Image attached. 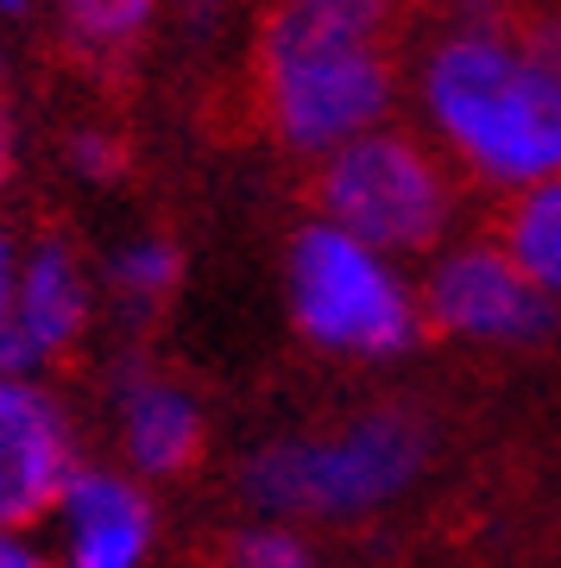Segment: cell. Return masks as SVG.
I'll list each match as a JSON object with an SVG mask.
<instances>
[{
    "mask_svg": "<svg viewBox=\"0 0 561 568\" xmlns=\"http://www.w3.org/2000/svg\"><path fill=\"white\" fill-rule=\"evenodd\" d=\"M322 215L379 253H429L455 222V171L404 126H366L322 152Z\"/></svg>",
    "mask_w": 561,
    "mask_h": 568,
    "instance_id": "cell-2",
    "label": "cell"
},
{
    "mask_svg": "<svg viewBox=\"0 0 561 568\" xmlns=\"http://www.w3.org/2000/svg\"><path fill=\"white\" fill-rule=\"evenodd\" d=\"M183 7H190V20H215L221 0H183Z\"/></svg>",
    "mask_w": 561,
    "mask_h": 568,
    "instance_id": "cell-21",
    "label": "cell"
},
{
    "mask_svg": "<svg viewBox=\"0 0 561 568\" xmlns=\"http://www.w3.org/2000/svg\"><path fill=\"white\" fill-rule=\"evenodd\" d=\"M290 316L316 347L385 361L417 342L422 304L391 265V253L366 246L360 234L322 215L290 241Z\"/></svg>",
    "mask_w": 561,
    "mask_h": 568,
    "instance_id": "cell-3",
    "label": "cell"
},
{
    "mask_svg": "<svg viewBox=\"0 0 561 568\" xmlns=\"http://www.w3.org/2000/svg\"><path fill=\"white\" fill-rule=\"evenodd\" d=\"M227 568H309V556L284 530H253V537H241V549H234Z\"/></svg>",
    "mask_w": 561,
    "mask_h": 568,
    "instance_id": "cell-16",
    "label": "cell"
},
{
    "mask_svg": "<svg viewBox=\"0 0 561 568\" xmlns=\"http://www.w3.org/2000/svg\"><path fill=\"white\" fill-rule=\"evenodd\" d=\"M76 474L70 417L32 373H0V530H20L58 506Z\"/></svg>",
    "mask_w": 561,
    "mask_h": 568,
    "instance_id": "cell-7",
    "label": "cell"
},
{
    "mask_svg": "<svg viewBox=\"0 0 561 568\" xmlns=\"http://www.w3.org/2000/svg\"><path fill=\"white\" fill-rule=\"evenodd\" d=\"M183 278V253L164 234H140V241L114 246L108 260V291L121 297V310H159Z\"/></svg>",
    "mask_w": 561,
    "mask_h": 568,
    "instance_id": "cell-14",
    "label": "cell"
},
{
    "mask_svg": "<svg viewBox=\"0 0 561 568\" xmlns=\"http://www.w3.org/2000/svg\"><path fill=\"white\" fill-rule=\"evenodd\" d=\"M114 410H121V448L140 474H177V467L196 462L202 410L177 379L126 373L121 392H114Z\"/></svg>",
    "mask_w": 561,
    "mask_h": 568,
    "instance_id": "cell-10",
    "label": "cell"
},
{
    "mask_svg": "<svg viewBox=\"0 0 561 568\" xmlns=\"http://www.w3.org/2000/svg\"><path fill=\"white\" fill-rule=\"evenodd\" d=\"M398 0H272L259 51L272 44H391Z\"/></svg>",
    "mask_w": 561,
    "mask_h": 568,
    "instance_id": "cell-11",
    "label": "cell"
},
{
    "mask_svg": "<svg viewBox=\"0 0 561 568\" xmlns=\"http://www.w3.org/2000/svg\"><path fill=\"white\" fill-rule=\"evenodd\" d=\"M455 7H461L467 20H492L499 13V0H455Z\"/></svg>",
    "mask_w": 561,
    "mask_h": 568,
    "instance_id": "cell-20",
    "label": "cell"
},
{
    "mask_svg": "<svg viewBox=\"0 0 561 568\" xmlns=\"http://www.w3.org/2000/svg\"><path fill=\"white\" fill-rule=\"evenodd\" d=\"M422 121L467 178L523 190L561 171V63L530 32L499 20H461L422 51Z\"/></svg>",
    "mask_w": 561,
    "mask_h": 568,
    "instance_id": "cell-1",
    "label": "cell"
},
{
    "mask_svg": "<svg viewBox=\"0 0 561 568\" xmlns=\"http://www.w3.org/2000/svg\"><path fill=\"white\" fill-rule=\"evenodd\" d=\"M152 20H159V0H58L63 44L95 63L126 58L152 32Z\"/></svg>",
    "mask_w": 561,
    "mask_h": 568,
    "instance_id": "cell-13",
    "label": "cell"
},
{
    "mask_svg": "<svg viewBox=\"0 0 561 568\" xmlns=\"http://www.w3.org/2000/svg\"><path fill=\"white\" fill-rule=\"evenodd\" d=\"M63 511V568H140L145 537H152V511L140 487L108 474V467H76L58 493Z\"/></svg>",
    "mask_w": 561,
    "mask_h": 568,
    "instance_id": "cell-9",
    "label": "cell"
},
{
    "mask_svg": "<svg viewBox=\"0 0 561 568\" xmlns=\"http://www.w3.org/2000/svg\"><path fill=\"white\" fill-rule=\"evenodd\" d=\"M63 159H70V171L108 183V178H121L126 171V145L114 140V133H101V126H76L70 145H63Z\"/></svg>",
    "mask_w": 561,
    "mask_h": 568,
    "instance_id": "cell-15",
    "label": "cell"
},
{
    "mask_svg": "<svg viewBox=\"0 0 561 568\" xmlns=\"http://www.w3.org/2000/svg\"><path fill=\"white\" fill-rule=\"evenodd\" d=\"M422 455H429V429L404 410H373L341 436H316V443H272L246 467V493L265 511L284 518H347V511H373L391 493L417 480Z\"/></svg>",
    "mask_w": 561,
    "mask_h": 568,
    "instance_id": "cell-4",
    "label": "cell"
},
{
    "mask_svg": "<svg viewBox=\"0 0 561 568\" xmlns=\"http://www.w3.org/2000/svg\"><path fill=\"white\" fill-rule=\"evenodd\" d=\"M422 316L461 342H537L555 310H549V291L504 246L473 241L429 265Z\"/></svg>",
    "mask_w": 561,
    "mask_h": 568,
    "instance_id": "cell-6",
    "label": "cell"
},
{
    "mask_svg": "<svg viewBox=\"0 0 561 568\" xmlns=\"http://www.w3.org/2000/svg\"><path fill=\"white\" fill-rule=\"evenodd\" d=\"M398 102L391 44H272L259 51L265 126L290 152H335L366 126H385Z\"/></svg>",
    "mask_w": 561,
    "mask_h": 568,
    "instance_id": "cell-5",
    "label": "cell"
},
{
    "mask_svg": "<svg viewBox=\"0 0 561 568\" xmlns=\"http://www.w3.org/2000/svg\"><path fill=\"white\" fill-rule=\"evenodd\" d=\"M13 284H20V246L0 234V335L13 323Z\"/></svg>",
    "mask_w": 561,
    "mask_h": 568,
    "instance_id": "cell-17",
    "label": "cell"
},
{
    "mask_svg": "<svg viewBox=\"0 0 561 568\" xmlns=\"http://www.w3.org/2000/svg\"><path fill=\"white\" fill-rule=\"evenodd\" d=\"M26 7H32V0H0V13H26Z\"/></svg>",
    "mask_w": 561,
    "mask_h": 568,
    "instance_id": "cell-22",
    "label": "cell"
},
{
    "mask_svg": "<svg viewBox=\"0 0 561 568\" xmlns=\"http://www.w3.org/2000/svg\"><path fill=\"white\" fill-rule=\"evenodd\" d=\"M0 568H44V556L32 544H20L13 530H0Z\"/></svg>",
    "mask_w": 561,
    "mask_h": 568,
    "instance_id": "cell-18",
    "label": "cell"
},
{
    "mask_svg": "<svg viewBox=\"0 0 561 568\" xmlns=\"http://www.w3.org/2000/svg\"><path fill=\"white\" fill-rule=\"evenodd\" d=\"M89 272L76 246L44 234L20 253V284H13V323L0 335V373H39L89 323Z\"/></svg>",
    "mask_w": 561,
    "mask_h": 568,
    "instance_id": "cell-8",
    "label": "cell"
},
{
    "mask_svg": "<svg viewBox=\"0 0 561 568\" xmlns=\"http://www.w3.org/2000/svg\"><path fill=\"white\" fill-rule=\"evenodd\" d=\"M13 183V126H7V114H0V190Z\"/></svg>",
    "mask_w": 561,
    "mask_h": 568,
    "instance_id": "cell-19",
    "label": "cell"
},
{
    "mask_svg": "<svg viewBox=\"0 0 561 568\" xmlns=\"http://www.w3.org/2000/svg\"><path fill=\"white\" fill-rule=\"evenodd\" d=\"M499 246L542 284V291H549V297H561V171L555 178H542V183L511 190Z\"/></svg>",
    "mask_w": 561,
    "mask_h": 568,
    "instance_id": "cell-12",
    "label": "cell"
}]
</instances>
